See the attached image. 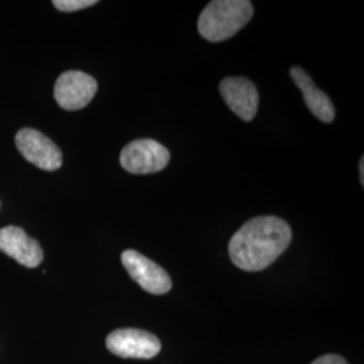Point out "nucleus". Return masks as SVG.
<instances>
[{"instance_id": "f8f14e48", "label": "nucleus", "mask_w": 364, "mask_h": 364, "mask_svg": "<svg viewBox=\"0 0 364 364\" xmlns=\"http://www.w3.org/2000/svg\"><path fill=\"white\" fill-rule=\"evenodd\" d=\"M311 364H350L343 356L336 355V353H326L316 360H313Z\"/></svg>"}, {"instance_id": "6e6552de", "label": "nucleus", "mask_w": 364, "mask_h": 364, "mask_svg": "<svg viewBox=\"0 0 364 364\" xmlns=\"http://www.w3.org/2000/svg\"><path fill=\"white\" fill-rule=\"evenodd\" d=\"M225 105L245 122H251L258 111L259 93L254 82L247 78H224L219 85Z\"/></svg>"}, {"instance_id": "9d476101", "label": "nucleus", "mask_w": 364, "mask_h": 364, "mask_svg": "<svg viewBox=\"0 0 364 364\" xmlns=\"http://www.w3.org/2000/svg\"><path fill=\"white\" fill-rule=\"evenodd\" d=\"M290 76L299 87V91L302 92L305 105L311 109L313 115L324 123L333 122V119L336 117L335 107L332 105L331 99L328 97V95L320 91L314 85L311 76L299 66H293L290 69Z\"/></svg>"}, {"instance_id": "423d86ee", "label": "nucleus", "mask_w": 364, "mask_h": 364, "mask_svg": "<svg viewBox=\"0 0 364 364\" xmlns=\"http://www.w3.org/2000/svg\"><path fill=\"white\" fill-rule=\"evenodd\" d=\"M97 92V81L80 72L69 70L63 73L54 85V99L66 111H77L90 105Z\"/></svg>"}, {"instance_id": "7ed1b4c3", "label": "nucleus", "mask_w": 364, "mask_h": 364, "mask_svg": "<svg viewBox=\"0 0 364 364\" xmlns=\"http://www.w3.org/2000/svg\"><path fill=\"white\" fill-rule=\"evenodd\" d=\"M169 150L154 139H136L124 146L120 165L132 174H151L168 166Z\"/></svg>"}, {"instance_id": "f257e3e1", "label": "nucleus", "mask_w": 364, "mask_h": 364, "mask_svg": "<svg viewBox=\"0 0 364 364\" xmlns=\"http://www.w3.org/2000/svg\"><path fill=\"white\" fill-rule=\"evenodd\" d=\"M291 243V228L277 216H259L245 223L228 243L230 258L245 272H260Z\"/></svg>"}, {"instance_id": "f03ea898", "label": "nucleus", "mask_w": 364, "mask_h": 364, "mask_svg": "<svg viewBox=\"0 0 364 364\" xmlns=\"http://www.w3.org/2000/svg\"><path fill=\"white\" fill-rule=\"evenodd\" d=\"M254 15L248 0H215L203 10L198 18V31L209 42L232 38L247 25Z\"/></svg>"}, {"instance_id": "ddd939ff", "label": "nucleus", "mask_w": 364, "mask_h": 364, "mask_svg": "<svg viewBox=\"0 0 364 364\" xmlns=\"http://www.w3.org/2000/svg\"><path fill=\"white\" fill-rule=\"evenodd\" d=\"M359 171H360V183H364V158L360 159V164H359Z\"/></svg>"}, {"instance_id": "0eeeda50", "label": "nucleus", "mask_w": 364, "mask_h": 364, "mask_svg": "<svg viewBox=\"0 0 364 364\" xmlns=\"http://www.w3.org/2000/svg\"><path fill=\"white\" fill-rule=\"evenodd\" d=\"M122 263L131 278L146 291L162 296L171 289V279L159 264L146 258L135 250H126L122 254Z\"/></svg>"}, {"instance_id": "1a4fd4ad", "label": "nucleus", "mask_w": 364, "mask_h": 364, "mask_svg": "<svg viewBox=\"0 0 364 364\" xmlns=\"http://www.w3.org/2000/svg\"><path fill=\"white\" fill-rule=\"evenodd\" d=\"M0 251L28 269L37 267L43 260V251L38 242L15 225L0 230Z\"/></svg>"}, {"instance_id": "20e7f679", "label": "nucleus", "mask_w": 364, "mask_h": 364, "mask_svg": "<svg viewBox=\"0 0 364 364\" xmlns=\"http://www.w3.org/2000/svg\"><path fill=\"white\" fill-rule=\"evenodd\" d=\"M108 351L123 359H151L162 344L156 335L135 328H124L111 332L105 340Z\"/></svg>"}, {"instance_id": "39448f33", "label": "nucleus", "mask_w": 364, "mask_h": 364, "mask_svg": "<svg viewBox=\"0 0 364 364\" xmlns=\"http://www.w3.org/2000/svg\"><path fill=\"white\" fill-rule=\"evenodd\" d=\"M15 144L22 156L39 169L54 171L63 165V153L58 146L39 131L34 129L18 131Z\"/></svg>"}, {"instance_id": "9b49d317", "label": "nucleus", "mask_w": 364, "mask_h": 364, "mask_svg": "<svg viewBox=\"0 0 364 364\" xmlns=\"http://www.w3.org/2000/svg\"><path fill=\"white\" fill-rule=\"evenodd\" d=\"M96 0H54L53 6L64 13H73L95 6Z\"/></svg>"}]
</instances>
